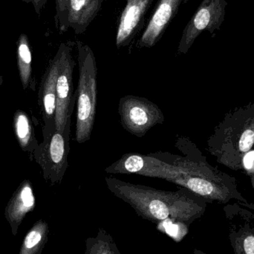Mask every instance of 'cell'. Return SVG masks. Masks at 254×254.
Listing matches in <instances>:
<instances>
[{"mask_svg":"<svg viewBox=\"0 0 254 254\" xmlns=\"http://www.w3.org/2000/svg\"><path fill=\"white\" fill-rule=\"evenodd\" d=\"M105 181L115 196L129 204L139 216L155 225L173 221L189 225L201 217L205 210L204 198L186 188L167 192L116 177H107Z\"/></svg>","mask_w":254,"mask_h":254,"instance_id":"cell-1","label":"cell"},{"mask_svg":"<svg viewBox=\"0 0 254 254\" xmlns=\"http://www.w3.org/2000/svg\"><path fill=\"white\" fill-rule=\"evenodd\" d=\"M79 80L77 92V123L75 140L77 143L89 141L92 136L97 107L98 67L92 49L77 41Z\"/></svg>","mask_w":254,"mask_h":254,"instance_id":"cell-2","label":"cell"},{"mask_svg":"<svg viewBox=\"0 0 254 254\" xmlns=\"http://www.w3.org/2000/svg\"><path fill=\"white\" fill-rule=\"evenodd\" d=\"M70 127L71 120L65 125L64 132L55 129L43 135V142L34 152V159L41 167L46 181L52 185L62 182L68 167Z\"/></svg>","mask_w":254,"mask_h":254,"instance_id":"cell-3","label":"cell"},{"mask_svg":"<svg viewBox=\"0 0 254 254\" xmlns=\"http://www.w3.org/2000/svg\"><path fill=\"white\" fill-rule=\"evenodd\" d=\"M119 113L123 128L137 137H143L151 128L164 123L165 119L156 104L135 95H125L121 98Z\"/></svg>","mask_w":254,"mask_h":254,"instance_id":"cell-4","label":"cell"},{"mask_svg":"<svg viewBox=\"0 0 254 254\" xmlns=\"http://www.w3.org/2000/svg\"><path fill=\"white\" fill-rule=\"evenodd\" d=\"M228 2L226 0H203L182 33L178 55H186L197 37L204 31H208L212 37L219 31L225 20Z\"/></svg>","mask_w":254,"mask_h":254,"instance_id":"cell-5","label":"cell"},{"mask_svg":"<svg viewBox=\"0 0 254 254\" xmlns=\"http://www.w3.org/2000/svg\"><path fill=\"white\" fill-rule=\"evenodd\" d=\"M61 52L59 71L56 89V111L55 126L58 131L64 132L65 125L71 120L77 100V92H74L73 73L75 61L71 55V48L67 43H61L59 46Z\"/></svg>","mask_w":254,"mask_h":254,"instance_id":"cell-6","label":"cell"},{"mask_svg":"<svg viewBox=\"0 0 254 254\" xmlns=\"http://www.w3.org/2000/svg\"><path fill=\"white\" fill-rule=\"evenodd\" d=\"M253 107L254 105L252 110ZM249 114L246 123L225 124L223 128L220 126L216 130V133L225 136L223 143H208L210 152L212 155L217 157L221 162L222 161L226 162L228 157H231L228 164H230L229 167H234L236 157H237V166H239L238 156L244 154L246 155L254 145V116L252 119Z\"/></svg>","mask_w":254,"mask_h":254,"instance_id":"cell-7","label":"cell"},{"mask_svg":"<svg viewBox=\"0 0 254 254\" xmlns=\"http://www.w3.org/2000/svg\"><path fill=\"white\" fill-rule=\"evenodd\" d=\"M105 171L108 174H135L143 177L164 179L167 181L180 174H186L179 167L155 157L134 153L125 154L107 167Z\"/></svg>","mask_w":254,"mask_h":254,"instance_id":"cell-8","label":"cell"},{"mask_svg":"<svg viewBox=\"0 0 254 254\" xmlns=\"http://www.w3.org/2000/svg\"><path fill=\"white\" fill-rule=\"evenodd\" d=\"M61 52L58 49L56 55L49 61V66L42 78L39 89V103L41 107L44 120L43 135L56 129L55 111H56V89L59 71Z\"/></svg>","mask_w":254,"mask_h":254,"instance_id":"cell-9","label":"cell"},{"mask_svg":"<svg viewBox=\"0 0 254 254\" xmlns=\"http://www.w3.org/2000/svg\"><path fill=\"white\" fill-rule=\"evenodd\" d=\"M185 0H158L143 34L137 41L138 49L153 47L162 38L167 27L179 11Z\"/></svg>","mask_w":254,"mask_h":254,"instance_id":"cell-10","label":"cell"},{"mask_svg":"<svg viewBox=\"0 0 254 254\" xmlns=\"http://www.w3.org/2000/svg\"><path fill=\"white\" fill-rule=\"evenodd\" d=\"M116 36L118 49L126 47L134 40L144 23V18L153 0H125Z\"/></svg>","mask_w":254,"mask_h":254,"instance_id":"cell-11","label":"cell"},{"mask_svg":"<svg viewBox=\"0 0 254 254\" xmlns=\"http://www.w3.org/2000/svg\"><path fill=\"white\" fill-rule=\"evenodd\" d=\"M170 183L186 188L206 201H224L233 198V184L220 183L205 177L180 174L168 180Z\"/></svg>","mask_w":254,"mask_h":254,"instance_id":"cell-12","label":"cell"},{"mask_svg":"<svg viewBox=\"0 0 254 254\" xmlns=\"http://www.w3.org/2000/svg\"><path fill=\"white\" fill-rule=\"evenodd\" d=\"M35 206L36 198L31 182L25 180L15 191L4 210V216L13 236L17 234L18 228L27 213L33 211Z\"/></svg>","mask_w":254,"mask_h":254,"instance_id":"cell-13","label":"cell"},{"mask_svg":"<svg viewBox=\"0 0 254 254\" xmlns=\"http://www.w3.org/2000/svg\"><path fill=\"white\" fill-rule=\"evenodd\" d=\"M104 0H70L68 4V28L76 34L86 31L98 16Z\"/></svg>","mask_w":254,"mask_h":254,"instance_id":"cell-14","label":"cell"},{"mask_svg":"<svg viewBox=\"0 0 254 254\" xmlns=\"http://www.w3.org/2000/svg\"><path fill=\"white\" fill-rule=\"evenodd\" d=\"M16 45L17 68L22 87L25 90L34 89L36 82L32 77V55L28 36L21 34Z\"/></svg>","mask_w":254,"mask_h":254,"instance_id":"cell-15","label":"cell"},{"mask_svg":"<svg viewBox=\"0 0 254 254\" xmlns=\"http://www.w3.org/2000/svg\"><path fill=\"white\" fill-rule=\"evenodd\" d=\"M13 125L15 136L22 150L34 153L38 144L27 113L21 110H16L13 116Z\"/></svg>","mask_w":254,"mask_h":254,"instance_id":"cell-16","label":"cell"},{"mask_svg":"<svg viewBox=\"0 0 254 254\" xmlns=\"http://www.w3.org/2000/svg\"><path fill=\"white\" fill-rule=\"evenodd\" d=\"M49 225L43 219L37 221L25 236L19 254H40L48 241Z\"/></svg>","mask_w":254,"mask_h":254,"instance_id":"cell-17","label":"cell"},{"mask_svg":"<svg viewBox=\"0 0 254 254\" xmlns=\"http://www.w3.org/2000/svg\"><path fill=\"white\" fill-rule=\"evenodd\" d=\"M87 254H120L117 246L115 244L111 236L104 230L100 229L95 238L86 240V251Z\"/></svg>","mask_w":254,"mask_h":254,"instance_id":"cell-18","label":"cell"},{"mask_svg":"<svg viewBox=\"0 0 254 254\" xmlns=\"http://www.w3.org/2000/svg\"><path fill=\"white\" fill-rule=\"evenodd\" d=\"M70 0H55L56 2V15L55 23L60 33L68 31V4Z\"/></svg>","mask_w":254,"mask_h":254,"instance_id":"cell-19","label":"cell"},{"mask_svg":"<svg viewBox=\"0 0 254 254\" xmlns=\"http://www.w3.org/2000/svg\"><path fill=\"white\" fill-rule=\"evenodd\" d=\"M20 1L28 3V4H29V3L32 4L34 10H35V13H37L38 17H40L42 11L46 7L48 0H20Z\"/></svg>","mask_w":254,"mask_h":254,"instance_id":"cell-20","label":"cell"},{"mask_svg":"<svg viewBox=\"0 0 254 254\" xmlns=\"http://www.w3.org/2000/svg\"><path fill=\"white\" fill-rule=\"evenodd\" d=\"M243 252L247 254H254V236L249 235L243 240Z\"/></svg>","mask_w":254,"mask_h":254,"instance_id":"cell-21","label":"cell"},{"mask_svg":"<svg viewBox=\"0 0 254 254\" xmlns=\"http://www.w3.org/2000/svg\"><path fill=\"white\" fill-rule=\"evenodd\" d=\"M3 82H4V80H3V77L1 75H0V86L2 85Z\"/></svg>","mask_w":254,"mask_h":254,"instance_id":"cell-22","label":"cell"},{"mask_svg":"<svg viewBox=\"0 0 254 254\" xmlns=\"http://www.w3.org/2000/svg\"><path fill=\"white\" fill-rule=\"evenodd\" d=\"M188 0H185V1H184V3H187L188 2Z\"/></svg>","mask_w":254,"mask_h":254,"instance_id":"cell-23","label":"cell"}]
</instances>
